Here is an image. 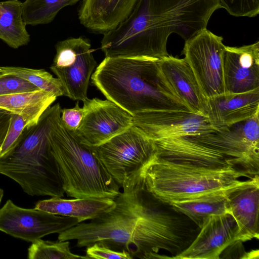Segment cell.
I'll list each match as a JSON object with an SVG mask.
<instances>
[{"label":"cell","mask_w":259,"mask_h":259,"mask_svg":"<svg viewBox=\"0 0 259 259\" xmlns=\"http://www.w3.org/2000/svg\"><path fill=\"white\" fill-rule=\"evenodd\" d=\"M219 0H138L123 21L104 34L115 57L161 59L171 33L185 41L206 28Z\"/></svg>","instance_id":"cell-1"},{"label":"cell","mask_w":259,"mask_h":259,"mask_svg":"<svg viewBox=\"0 0 259 259\" xmlns=\"http://www.w3.org/2000/svg\"><path fill=\"white\" fill-rule=\"evenodd\" d=\"M91 79L107 99L133 116L150 111L192 112L163 76L158 59L106 57Z\"/></svg>","instance_id":"cell-2"},{"label":"cell","mask_w":259,"mask_h":259,"mask_svg":"<svg viewBox=\"0 0 259 259\" xmlns=\"http://www.w3.org/2000/svg\"><path fill=\"white\" fill-rule=\"evenodd\" d=\"M59 103L49 106L38 121L25 127L14 146L0 157V174L31 196L62 197L64 191L48 134L61 114Z\"/></svg>","instance_id":"cell-3"},{"label":"cell","mask_w":259,"mask_h":259,"mask_svg":"<svg viewBox=\"0 0 259 259\" xmlns=\"http://www.w3.org/2000/svg\"><path fill=\"white\" fill-rule=\"evenodd\" d=\"M48 140L67 196L115 199L119 195V185L94 148L82 144L64 126L61 114L53 123Z\"/></svg>","instance_id":"cell-4"},{"label":"cell","mask_w":259,"mask_h":259,"mask_svg":"<svg viewBox=\"0 0 259 259\" xmlns=\"http://www.w3.org/2000/svg\"><path fill=\"white\" fill-rule=\"evenodd\" d=\"M140 174L147 190L156 199L166 204L229 189L241 184L243 181L240 178L248 177L234 168L201 166L156 155Z\"/></svg>","instance_id":"cell-5"},{"label":"cell","mask_w":259,"mask_h":259,"mask_svg":"<svg viewBox=\"0 0 259 259\" xmlns=\"http://www.w3.org/2000/svg\"><path fill=\"white\" fill-rule=\"evenodd\" d=\"M121 187L122 192L147 220L150 258H163L158 254L160 249L168 252L173 258L191 244L200 229L170 206L164 209L162 203L147 190L139 172L127 178Z\"/></svg>","instance_id":"cell-6"},{"label":"cell","mask_w":259,"mask_h":259,"mask_svg":"<svg viewBox=\"0 0 259 259\" xmlns=\"http://www.w3.org/2000/svg\"><path fill=\"white\" fill-rule=\"evenodd\" d=\"M112 210L79 223L59 234V241L76 240L78 247L98 243L117 251H126L141 258L144 235L143 218L122 192L114 199Z\"/></svg>","instance_id":"cell-7"},{"label":"cell","mask_w":259,"mask_h":259,"mask_svg":"<svg viewBox=\"0 0 259 259\" xmlns=\"http://www.w3.org/2000/svg\"><path fill=\"white\" fill-rule=\"evenodd\" d=\"M259 112L234 124L195 134L231 159L249 178L259 174Z\"/></svg>","instance_id":"cell-8"},{"label":"cell","mask_w":259,"mask_h":259,"mask_svg":"<svg viewBox=\"0 0 259 259\" xmlns=\"http://www.w3.org/2000/svg\"><path fill=\"white\" fill-rule=\"evenodd\" d=\"M93 148L107 170L121 186L128 177L144 168L156 154L153 141L134 125Z\"/></svg>","instance_id":"cell-9"},{"label":"cell","mask_w":259,"mask_h":259,"mask_svg":"<svg viewBox=\"0 0 259 259\" xmlns=\"http://www.w3.org/2000/svg\"><path fill=\"white\" fill-rule=\"evenodd\" d=\"M56 54L50 69L60 80L65 96L83 101L92 73L97 66L89 40L69 37L56 45Z\"/></svg>","instance_id":"cell-10"},{"label":"cell","mask_w":259,"mask_h":259,"mask_svg":"<svg viewBox=\"0 0 259 259\" xmlns=\"http://www.w3.org/2000/svg\"><path fill=\"white\" fill-rule=\"evenodd\" d=\"M223 40L205 28L186 40L182 52L206 98L225 93Z\"/></svg>","instance_id":"cell-11"},{"label":"cell","mask_w":259,"mask_h":259,"mask_svg":"<svg viewBox=\"0 0 259 259\" xmlns=\"http://www.w3.org/2000/svg\"><path fill=\"white\" fill-rule=\"evenodd\" d=\"M78 223L75 218L20 207L10 199L0 208V231L28 242L59 234Z\"/></svg>","instance_id":"cell-12"},{"label":"cell","mask_w":259,"mask_h":259,"mask_svg":"<svg viewBox=\"0 0 259 259\" xmlns=\"http://www.w3.org/2000/svg\"><path fill=\"white\" fill-rule=\"evenodd\" d=\"M82 102L83 117L74 134L85 145L99 146L133 125V116L108 99Z\"/></svg>","instance_id":"cell-13"},{"label":"cell","mask_w":259,"mask_h":259,"mask_svg":"<svg viewBox=\"0 0 259 259\" xmlns=\"http://www.w3.org/2000/svg\"><path fill=\"white\" fill-rule=\"evenodd\" d=\"M133 117V125L152 141L204 133L215 128L207 116L190 111H145Z\"/></svg>","instance_id":"cell-14"},{"label":"cell","mask_w":259,"mask_h":259,"mask_svg":"<svg viewBox=\"0 0 259 259\" xmlns=\"http://www.w3.org/2000/svg\"><path fill=\"white\" fill-rule=\"evenodd\" d=\"M238 228L230 213L209 217L191 244L174 259H219L237 241Z\"/></svg>","instance_id":"cell-15"},{"label":"cell","mask_w":259,"mask_h":259,"mask_svg":"<svg viewBox=\"0 0 259 259\" xmlns=\"http://www.w3.org/2000/svg\"><path fill=\"white\" fill-rule=\"evenodd\" d=\"M152 141L156 155L159 157L201 166L231 167L239 170L231 159L216 148L199 140L194 134Z\"/></svg>","instance_id":"cell-16"},{"label":"cell","mask_w":259,"mask_h":259,"mask_svg":"<svg viewBox=\"0 0 259 259\" xmlns=\"http://www.w3.org/2000/svg\"><path fill=\"white\" fill-rule=\"evenodd\" d=\"M223 67L225 93L259 90V41L241 47L226 46Z\"/></svg>","instance_id":"cell-17"},{"label":"cell","mask_w":259,"mask_h":259,"mask_svg":"<svg viewBox=\"0 0 259 259\" xmlns=\"http://www.w3.org/2000/svg\"><path fill=\"white\" fill-rule=\"evenodd\" d=\"M230 214L238 228L237 241L259 238V177L256 175L226 190Z\"/></svg>","instance_id":"cell-18"},{"label":"cell","mask_w":259,"mask_h":259,"mask_svg":"<svg viewBox=\"0 0 259 259\" xmlns=\"http://www.w3.org/2000/svg\"><path fill=\"white\" fill-rule=\"evenodd\" d=\"M159 66L166 80L191 111L206 116L207 98L186 59L169 55L159 59Z\"/></svg>","instance_id":"cell-19"},{"label":"cell","mask_w":259,"mask_h":259,"mask_svg":"<svg viewBox=\"0 0 259 259\" xmlns=\"http://www.w3.org/2000/svg\"><path fill=\"white\" fill-rule=\"evenodd\" d=\"M258 112L259 90L207 98L206 116L214 128L246 120Z\"/></svg>","instance_id":"cell-20"},{"label":"cell","mask_w":259,"mask_h":259,"mask_svg":"<svg viewBox=\"0 0 259 259\" xmlns=\"http://www.w3.org/2000/svg\"><path fill=\"white\" fill-rule=\"evenodd\" d=\"M138 1L82 0L78 11V19L87 29L104 34L126 19Z\"/></svg>","instance_id":"cell-21"},{"label":"cell","mask_w":259,"mask_h":259,"mask_svg":"<svg viewBox=\"0 0 259 259\" xmlns=\"http://www.w3.org/2000/svg\"><path fill=\"white\" fill-rule=\"evenodd\" d=\"M116 204L114 199L107 198L63 199L54 197L38 201L34 208L56 215L75 218L81 223L112 210Z\"/></svg>","instance_id":"cell-22"},{"label":"cell","mask_w":259,"mask_h":259,"mask_svg":"<svg viewBox=\"0 0 259 259\" xmlns=\"http://www.w3.org/2000/svg\"><path fill=\"white\" fill-rule=\"evenodd\" d=\"M227 189L216 190L174 201L169 205L174 210L186 216L200 229L210 216L230 214Z\"/></svg>","instance_id":"cell-23"},{"label":"cell","mask_w":259,"mask_h":259,"mask_svg":"<svg viewBox=\"0 0 259 259\" xmlns=\"http://www.w3.org/2000/svg\"><path fill=\"white\" fill-rule=\"evenodd\" d=\"M0 39L13 49L30 41L22 17V3L19 0L0 2Z\"/></svg>","instance_id":"cell-24"},{"label":"cell","mask_w":259,"mask_h":259,"mask_svg":"<svg viewBox=\"0 0 259 259\" xmlns=\"http://www.w3.org/2000/svg\"><path fill=\"white\" fill-rule=\"evenodd\" d=\"M82 0H26L22 3V17L25 25L51 22L62 8Z\"/></svg>","instance_id":"cell-25"},{"label":"cell","mask_w":259,"mask_h":259,"mask_svg":"<svg viewBox=\"0 0 259 259\" xmlns=\"http://www.w3.org/2000/svg\"><path fill=\"white\" fill-rule=\"evenodd\" d=\"M0 74L1 76L14 75L24 79L40 90L51 93L56 97L65 96V92L60 80L44 69L3 66L0 67Z\"/></svg>","instance_id":"cell-26"},{"label":"cell","mask_w":259,"mask_h":259,"mask_svg":"<svg viewBox=\"0 0 259 259\" xmlns=\"http://www.w3.org/2000/svg\"><path fill=\"white\" fill-rule=\"evenodd\" d=\"M51 105L45 103L28 109L21 114L12 113L7 134L1 148L0 157L8 153L14 146L25 127L36 122Z\"/></svg>","instance_id":"cell-27"},{"label":"cell","mask_w":259,"mask_h":259,"mask_svg":"<svg viewBox=\"0 0 259 259\" xmlns=\"http://www.w3.org/2000/svg\"><path fill=\"white\" fill-rule=\"evenodd\" d=\"M57 97L52 93L38 90L0 96V109L13 114H21L32 107L45 104H52Z\"/></svg>","instance_id":"cell-28"},{"label":"cell","mask_w":259,"mask_h":259,"mask_svg":"<svg viewBox=\"0 0 259 259\" xmlns=\"http://www.w3.org/2000/svg\"><path fill=\"white\" fill-rule=\"evenodd\" d=\"M29 259H89L88 256L73 253L68 241H51L38 239L28 249Z\"/></svg>","instance_id":"cell-29"},{"label":"cell","mask_w":259,"mask_h":259,"mask_svg":"<svg viewBox=\"0 0 259 259\" xmlns=\"http://www.w3.org/2000/svg\"><path fill=\"white\" fill-rule=\"evenodd\" d=\"M221 8L235 17H254L259 13V0H219Z\"/></svg>","instance_id":"cell-30"},{"label":"cell","mask_w":259,"mask_h":259,"mask_svg":"<svg viewBox=\"0 0 259 259\" xmlns=\"http://www.w3.org/2000/svg\"><path fill=\"white\" fill-rule=\"evenodd\" d=\"M40 90L28 81L14 75L0 76V96Z\"/></svg>","instance_id":"cell-31"},{"label":"cell","mask_w":259,"mask_h":259,"mask_svg":"<svg viewBox=\"0 0 259 259\" xmlns=\"http://www.w3.org/2000/svg\"><path fill=\"white\" fill-rule=\"evenodd\" d=\"M89 258L96 259H132L133 257L126 251H117L103 244L96 243L86 249Z\"/></svg>","instance_id":"cell-32"},{"label":"cell","mask_w":259,"mask_h":259,"mask_svg":"<svg viewBox=\"0 0 259 259\" xmlns=\"http://www.w3.org/2000/svg\"><path fill=\"white\" fill-rule=\"evenodd\" d=\"M83 114V108L80 107L77 102L72 108L61 109V120L67 130L74 133L81 122Z\"/></svg>","instance_id":"cell-33"},{"label":"cell","mask_w":259,"mask_h":259,"mask_svg":"<svg viewBox=\"0 0 259 259\" xmlns=\"http://www.w3.org/2000/svg\"><path fill=\"white\" fill-rule=\"evenodd\" d=\"M12 113L0 109V153L9 128Z\"/></svg>","instance_id":"cell-34"},{"label":"cell","mask_w":259,"mask_h":259,"mask_svg":"<svg viewBox=\"0 0 259 259\" xmlns=\"http://www.w3.org/2000/svg\"><path fill=\"white\" fill-rule=\"evenodd\" d=\"M4 190L0 188V204L2 201V198L4 196Z\"/></svg>","instance_id":"cell-35"},{"label":"cell","mask_w":259,"mask_h":259,"mask_svg":"<svg viewBox=\"0 0 259 259\" xmlns=\"http://www.w3.org/2000/svg\"><path fill=\"white\" fill-rule=\"evenodd\" d=\"M0 76H1V74H0Z\"/></svg>","instance_id":"cell-36"}]
</instances>
